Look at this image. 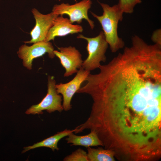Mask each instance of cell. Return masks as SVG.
<instances>
[{"label": "cell", "instance_id": "1", "mask_svg": "<svg viewBox=\"0 0 161 161\" xmlns=\"http://www.w3.org/2000/svg\"><path fill=\"white\" fill-rule=\"evenodd\" d=\"M161 70L138 60L121 61L90 86L92 120L117 137L132 142L161 134Z\"/></svg>", "mask_w": 161, "mask_h": 161}, {"label": "cell", "instance_id": "2", "mask_svg": "<svg viewBox=\"0 0 161 161\" xmlns=\"http://www.w3.org/2000/svg\"><path fill=\"white\" fill-rule=\"evenodd\" d=\"M103 10V14L98 16L91 12L100 24L106 40L111 52L115 53L125 45L124 41L118 35L119 21H122L123 13L117 4L110 6L106 4L99 2Z\"/></svg>", "mask_w": 161, "mask_h": 161}, {"label": "cell", "instance_id": "3", "mask_svg": "<svg viewBox=\"0 0 161 161\" xmlns=\"http://www.w3.org/2000/svg\"><path fill=\"white\" fill-rule=\"evenodd\" d=\"M77 38L85 39L87 42L86 49L88 56L83 61L82 67L90 72L99 68L101 62L106 61L105 53L109 45L103 32L101 31L94 37L89 38L79 34Z\"/></svg>", "mask_w": 161, "mask_h": 161}, {"label": "cell", "instance_id": "4", "mask_svg": "<svg viewBox=\"0 0 161 161\" xmlns=\"http://www.w3.org/2000/svg\"><path fill=\"white\" fill-rule=\"evenodd\" d=\"M55 85L54 77L49 76L47 95L38 104L33 105L27 109L25 113L27 114H42L43 111L45 110L49 113L55 111L61 112L63 110L61 104L62 96L57 92Z\"/></svg>", "mask_w": 161, "mask_h": 161}, {"label": "cell", "instance_id": "5", "mask_svg": "<svg viewBox=\"0 0 161 161\" xmlns=\"http://www.w3.org/2000/svg\"><path fill=\"white\" fill-rule=\"evenodd\" d=\"M92 4L91 0H82L72 5L62 3L55 5L52 8V12L58 16L67 15L72 24L75 22L80 24L83 19H85L88 23L91 28L93 30L95 26L94 22L89 19L88 15V11Z\"/></svg>", "mask_w": 161, "mask_h": 161}, {"label": "cell", "instance_id": "6", "mask_svg": "<svg viewBox=\"0 0 161 161\" xmlns=\"http://www.w3.org/2000/svg\"><path fill=\"white\" fill-rule=\"evenodd\" d=\"M54 48L49 41H42L35 43L32 46L26 44L21 45L17 53L19 58L23 60V65L29 70L32 69V62L36 58L41 57L47 53L51 58L55 55L54 53Z\"/></svg>", "mask_w": 161, "mask_h": 161}, {"label": "cell", "instance_id": "7", "mask_svg": "<svg viewBox=\"0 0 161 161\" xmlns=\"http://www.w3.org/2000/svg\"><path fill=\"white\" fill-rule=\"evenodd\" d=\"M76 73L75 77L68 82L64 83H60L55 86L57 92L62 95L63 100L62 106L63 110L65 111H68L71 109V102L73 96L80 89L90 72L81 67Z\"/></svg>", "mask_w": 161, "mask_h": 161}, {"label": "cell", "instance_id": "8", "mask_svg": "<svg viewBox=\"0 0 161 161\" xmlns=\"http://www.w3.org/2000/svg\"><path fill=\"white\" fill-rule=\"evenodd\" d=\"M59 51L54 50V53L60 59L65 69L64 76L67 77L77 73L78 69L82 67L83 61L82 55L75 47L71 46L58 47Z\"/></svg>", "mask_w": 161, "mask_h": 161}, {"label": "cell", "instance_id": "9", "mask_svg": "<svg viewBox=\"0 0 161 161\" xmlns=\"http://www.w3.org/2000/svg\"><path fill=\"white\" fill-rule=\"evenodd\" d=\"M32 12L35 19L36 24L30 32L31 39L24 42L31 44L46 41L47 34L52 25L53 21L58 15L52 12L43 14L35 8L32 9Z\"/></svg>", "mask_w": 161, "mask_h": 161}, {"label": "cell", "instance_id": "10", "mask_svg": "<svg viewBox=\"0 0 161 161\" xmlns=\"http://www.w3.org/2000/svg\"><path fill=\"white\" fill-rule=\"evenodd\" d=\"M83 29L79 25H74L69 19L62 15L58 16L53 21L52 25L47 34L45 41H49L58 36H64L83 32Z\"/></svg>", "mask_w": 161, "mask_h": 161}, {"label": "cell", "instance_id": "11", "mask_svg": "<svg viewBox=\"0 0 161 161\" xmlns=\"http://www.w3.org/2000/svg\"><path fill=\"white\" fill-rule=\"evenodd\" d=\"M66 139L68 143L71 145L81 146L88 147L103 145L97 133L94 130H91L89 134L84 135L78 136L72 133Z\"/></svg>", "mask_w": 161, "mask_h": 161}, {"label": "cell", "instance_id": "12", "mask_svg": "<svg viewBox=\"0 0 161 161\" xmlns=\"http://www.w3.org/2000/svg\"><path fill=\"white\" fill-rule=\"evenodd\" d=\"M75 131V129L72 130L66 129L64 130L58 132L55 134L39 142L34 144L32 145L24 148V150L22 153H24L31 149L41 147H46L51 148L54 151L55 150H58L59 148L58 146V142L64 137L67 136Z\"/></svg>", "mask_w": 161, "mask_h": 161}, {"label": "cell", "instance_id": "13", "mask_svg": "<svg viewBox=\"0 0 161 161\" xmlns=\"http://www.w3.org/2000/svg\"><path fill=\"white\" fill-rule=\"evenodd\" d=\"M88 161H114V153L112 150L91 147L87 148Z\"/></svg>", "mask_w": 161, "mask_h": 161}, {"label": "cell", "instance_id": "14", "mask_svg": "<svg viewBox=\"0 0 161 161\" xmlns=\"http://www.w3.org/2000/svg\"><path fill=\"white\" fill-rule=\"evenodd\" d=\"M141 2V0H119L117 4L123 13L131 14L135 6Z\"/></svg>", "mask_w": 161, "mask_h": 161}, {"label": "cell", "instance_id": "15", "mask_svg": "<svg viewBox=\"0 0 161 161\" xmlns=\"http://www.w3.org/2000/svg\"><path fill=\"white\" fill-rule=\"evenodd\" d=\"M64 161H88L87 153L83 149H78L63 159Z\"/></svg>", "mask_w": 161, "mask_h": 161}, {"label": "cell", "instance_id": "16", "mask_svg": "<svg viewBox=\"0 0 161 161\" xmlns=\"http://www.w3.org/2000/svg\"><path fill=\"white\" fill-rule=\"evenodd\" d=\"M151 39L155 44L161 46V30L159 29L153 32Z\"/></svg>", "mask_w": 161, "mask_h": 161}, {"label": "cell", "instance_id": "17", "mask_svg": "<svg viewBox=\"0 0 161 161\" xmlns=\"http://www.w3.org/2000/svg\"><path fill=\"white\" fill-rule=\"evenodd\" d=\"M58 0L59 1H60L61 0Z\"/></svg>", "mask_w": 161, "mask_h": 161}]
</instances>
